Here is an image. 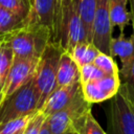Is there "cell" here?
<instances>
[{
	"label": "cell",
	"instance_id": "cell-8",
	"mask_svg": "<svg viewBox=\"0 0 134 134\" xmlns=\"http://www.w3.org/2000/svg\"><path fill=\"white\" fill-rule=\"evenodd\" d=\"M119 86V73L106 74L98 80L81 84L84 98L91 105L112 98L117 93Z\"/></svg>",
	"mask_w": 134,
	"mask_h": 134
},
{
	"label": "cell",
	"instance_id": "cell-18",
	"mask_svg": "<svg viewBox=\"0 0 134 134\" xmlns=\"http://www.w3.org/2000/svg\"><path fill=\"white\" fill-rule=\"evenodd\" d=\"M24 25V18L0 6V38Z\"/></svg>",
	"mask_w": 134,
	"mask_h": 134
},
{
	"label": "cell",
	"instance_id": "cell-10",
	"mask_svg": "<svg viewBox=\"0 0 134 134\" xmlns=\"http://www.w3.org/2000/svg\"><path fill=\"white\" fill-rule=\"evenodd\" d=\"M81 82L55 88L40 109V112H42L44 116L47 117L66 108L74 99V97L81 91Z\"/></svg>",
	"mask_w": 134,
	"mask_h": 134
},
{
	"label": "cell",
	"instance_id": "cell-16",
	"mask_svg": "<svg viewBox=\"0 0 134 134\" xmlns=\"http://www.w3.org/2000/svg\"><path fill=\"white\" fill-rule=\"evenodd\" d=\"M72 130L77 134H107L93 117L91 111L80 116L72 125Z\"/></svg>",
	"mask_w": 134,
	"mask_h": 134
},
{
	"label": "cell",
	"instance_id": "cell-11",
	"mask_svg": "<svg viewBox=\"0 0 134 134\" xmlns=\"http://www.w3.org/2000/svg\"><path fill=\"white\" fill-rule=\"evenodd\" d=\"M55 0H32L24 25H40L47 27L50 32L53 27L55 14Z\"/></svg>",
	"mask_w": 134,
	"mask_h": 134
},
{
	"label": "cell",
	"instance_id": "cell-20",
	"mask_svg": "<svg viewBox=\"0 0 134 134\" xmlns=\"http://www.w3.org/2000/svg\"><path fill=\"white\" fill-rule=\"evenodd\" d=\"M36 114V113H35ZM32 115H26L0 124V134H15L24 130Z\"/></svg>",
	"mask_w": 134,
	"mask_h": 134
},
{
	"label": "cell",
	"instance_id": "cell-21",
	"mask_svg": "<svg viewBox=\"0 0 134 134\" xmlns=\"http://www.w3.org/2000/svg\"><path fill=\"white\" fill-rule=\"evenodd\" d=\"M93 64L100 69L105 74H112V73H119V68L116 64V62L114 61V58H112L111 55L104 53V52H99L96 58L93 61Z\"/></svg>",
	"mask_w": 134,
	"mask_h": 134
},
{
	"label": "cell",
	"instance_id": "cell-27",
	"mask_svg": "<svg viewBox=\"0 0 134 134\" xmlns=\"http://www.w3.org/2000/svg\"><path fill=\"white\" fill-rule=\"evenodd\" d=\"M130 2V16H131V20H132V24H133V36H134V0H128Z\"/></svg>",
	"mask_w": 134,
	"mask_h": 134
},
{
	"label": "cell",
	"instance_id": "cell-9",
	"mask_svg": "<svg viewBox=\"0 0 134 134\" xmlns=\"http://www.w3.org/2000/svg\"><path fill=\"white\" fill-rule=\"evenodd\" d=\"M38 60L39 59L14 60L5 79V82L2 86L3 98L10 95L14 91L23 86L34 76Z\"/></svg>",
	"mask_w": 134,
	"mask_h": 134
},
{
	"label": "cell",
	"instance_id": "cell-23",
	"mask_svg": "<svg viewBox=\"0 0 134 134\" xmlns=\"http://www.w3.org/2000/svg\"><path fill=\"white\" fill-rule=\"evenodd\" d=\"M106 75L100 69H98L93 63L86 64L80 67V82L81 84L98 80Z\"/></svg>",
	"mask_w": 134,
	"mask_h": 134
},
{
	"label": "cell",
	"instance_id": "cell-1",
	"mask_svg": "<svg viewBox=\"0 0 134 134\" xmlns=\"http://www.w3.org/2000/svg\"><path fill=\"white\" fill-rule=\"evenodd\" d=\"M50 41L61 45L66 51H70L81 42H87L79 10V0L57 2Z\"/></svg>",
	"mask_w": 134,
	"mask_h": 134
},
{
	"label": "cell",
	"instance_id": "cell-29",
	"mask_svg": "<svg viewBox=\"0 0 134 134\" xmlns=\"http://www.w3.org/2000/svg\"><path fill=\"white\" fill-rule=\"evenodd\" d=\"M64 134H77V133L74 132L73 130H70V131H68V132H66V133H64Z\"/></svg>",
	"mask_w": 134,
	"mask_h": 134
},
{
	"label": "cell",
	"instance_id": "cell-15",
	"mask_svg": "<svg viewBox=\"0 0 134 134\" xmlns=\"http://www.w3.org/2000/svg\"><path fill=\"white\" fill-rule=\"evenodd\" d=\"M79 67L93 63L96 55L100 52L96 46L90 42H81L68 51Z\"/></svg>",
	"mask_w": 134,
	"mask_h": 134
},
{
	"label": "cell",
	"instance_id": "cell-17",
	"mask_svg": "<svg viewBox=\"0 0 134 134\" xmlns=\"http://www.w3.org/2000/svg\"><path fill=\"white\" fill-rule=\"evenodd\" d=\"M95 3L96 0H79V10L86 31V39L87 42L90 43L92 40V24L95 10Z\"/></svg>",
	"mask_w": 134,
	"mask_h": 134
},
{
	"label": "cell",
	"instance_id": "cell-2",
	"mask_svg": "<svg viewBox=\"0 0 134 134\" xmlns=\"http://www.w3.org/2000/svg\"><path fill=\"white\" fill-rule=\"evenodd\" d=\"M50 39V30L40 25H23L0 38L12 47L14 60L39 59Z\"/></svg>",
	"mask_w": 134,
	"mask_h": 134
},
{
	"label": "cell",
	"instance_id": "cell-24",
	"mask_svg": "<svg viewBox=\"0 0 134 134\" xmlns=\"http://www.w3.org/2000/svg\"><path fill=\"white\" fill-rule=\"evenodd\" d=\"M121 79L122 81L120 80V85L122 86L129 99L132 103H134V60L129 72Z\"/></svg>",
	"mask_w": 134,
	"mask_h": 134
},
{
	"label": "cell",
	"instance_id": "cell-14",
	"mask_svg": "<svg viewBox=\"0 0 134 134\" xmlns=\"http://www.w3.org/2000/svg\"><path fill=\"white\" fill-rule=\"evenodd\" d=\"M128 0H108L110 21L112 27L118 26L120 32L131 20L130 13L127 10Z\"/></svg>",
	"mask_w": 134,
	"mask_h": 134
},
{
	"label": "cell",
	"instance_id": "cell-4",
	"mask_svg": "<svg viewBox=\"0 0 134 134\" xmlns=\"http://www.w3.org/2000/svg\"><path fill=\"white\" fill-rule=\"evenodd\" d=\"M38 102L39 94L31 77L27 83L1 100L0 124L37 113L39 111Z\"/></svg>",
	"mask_w": 134,
	"mask_h": 134
},
{
	"label": "cell",
	"instance_id": "cell-12",
	"mask_svg": "<svg viewBox=\"0 0 134 134\" xmlns=\"http://www.w3.org/2000/svg\"><path fill=\"white\" fill-rule=\"evenodd\" d=\"M110 55L112 58L118 57L121 63L119 69V76L124 77L130 70L134 60V36L126 37L120 32L117 37H112L110 41Z\"/></svg>",
	"mask_w": 134,
	"mask_h": 134
},
{
	"label": "cell",
	"instance_id": "cell-28",
	"mask_svg": "<svg viewBox=\"0 0 134 134\" xmlns=\"http://www.w3.org/2000/svg\"><path fill=\"white\" fill-rule=\"evenodd\" d=\"M2 98H3V95H2V84L0 83V103H1Z\"/></svg>",
	"mask_w": 134,
	"mask_h": 134
},
{
	"label": "cell",
	"instance_id": "cell-19",
	"mask_svg": "<svg viewBox=\"0 0 134 134\" xmlns=\"http://www.w3.org/2000/svg\"><path fill=\"white\" fill-rule=\"evenodd\" d=\"M14 62V52L12 47L3 40H0V83L4 84L7 73Z\"/></svg>",
	"mask_w": 134,
	"mask_h": 134
},
{
	"label": "cell",
	"instance_id": "cell-22",
	"mask_svg": "<svg viewBox=\"0 0 134 134\" xmlns=\"http://www.w3.org/2000/svg\"><path fill=\"white\" fill-rule=\"evenodd\" d=\"M0 6L25 18L30 8V2L28 0H0Z\"/></svg>",
	"mask_w": 134,
	"mask_h": 134
},
{
	"label": "cell",
	"instance_id": "cell-32",
	"mask_svg": "<svg viewBox=\"0 0 134 134\" xmlns=\"http://www.w3.org/2000/svg\"><path fill=\"white\" fill-rule=\"evenodd\" d=\"M28 1H29V2H30V3H31V1H32V0H28Z\"/></svg>",
	"mask_w": 134,
	"mask_h": 134
},
{
	"label": "cell",
	"instance_id": "cell-30",
	"mask_svg": "<svg viewBox=\"0 0 134 134\" xmlns=\"http://www.w3.org/2000/svg\"><path fill=\"white\" fill-rule=\"evenodd\" d=\"M25 130V129H24ZM24 130H22V131H20V132H18V133H15V134H23L24 133Z\"/></svg>",
	"mask_w": 134,
	"mask_h": 134
},
{
	"label": "cell",
	"instance_id": "cell-3",
	"mask_svg": "<svg viewBox=\"0 0 134 134\" xmlns=\"http://www.w3.org/2000/svg\"><path fill=\"white\" fill-rule=\"evenodd\" d=\"M64 50L65 49L61 45L49 41L43 53L38 60L32 80L39 94V111L48 98V96L57 87L58 65L60 57Z\"/></svg>",
	"mask_w": 134,
	"mask_h": 134
},
{
	"label": "cell",
	"instance_id": "cell-25",
	"mask_svg": "<svg viewBox=\"0 0 134 134\" xmlns=\"http://www.w3.org/2000/svg\"><path fill=\"white\" fill-rule=\"evenodd\" d=\"M45 118L46 117L44 116V114L42 112L38 111L36 114H34V116L28 121L23 134H39L41 126Z\"/></svg>",
	"mask_w": 134,
	"mask_h": 134
},
{
	"label": "cell",
	"instance_id": "cell-5",
	"mask_svg": "<svg viewBox=\"0 0 134 134\" xmlns=\"http://www.w3.org/2000/svg\"><path fill=\"white\" fill-rule=\"evenodd\" d=\"M107 134H134V103L129 99L121 85L110 98Z\"/></svg>",
	"mask_w": 134,
	"mask_h": 134
},
{
	"label": "cell",
	"instance_id": "cell-26",
	"mask_svg": "<svg viewBox=\"0 0 134 134\" xmlns=\"http://www.w3.org/2000/svg\"><path fill=\"white\" fill-rule=\"evenodd\" d=\"M39 134H50V131H49V128H48V124H47L46 118L44 119V121H43V124L41 126V129H40Z\"/></svg>",
	"mask_w": 134,
	"mask_h": 134
},
{
	"label": "cell",
	"instance_id": "cell-6",
	"mask_svg": "<svg viewBox=\"0 0 134 134\" xmlns=\"http://www.w3.org/2000/svg\"><path fill=\"white\" fill-rule=\"evenodd\" d=\"M88 111H91V104L84 98L81 89L66 108L46 117L50 134H64L72 130L73 122Z\"/></svg>",
	"mask_w": 134,
	"mask_h": 134
},
{
	"label": "cell",
	"instance_id": "cell-13",
	"mask_svg": "<svg viewBox=\"0 0 134 134\" xmlns=\"http://www.w3.org/2000/svg\"><path fill=\"white\" fill-rule=\"evenodd\" d=\"M80 82V67L76 65L71 54L64 50L60 57L57 71V87L67 86Z\"/></svg>",
	"mask_w": 134,
	"mask_h": 134
},
{
	"label": "cell",
	"instance_id": "cell-31",
	"mask_svg": "<svg viewBox=\"0 0 134 134\" xmlns=\"http://www.w3.org/2000/svg\"><path fill=\"white\" fill-rule=\"evenodd\" d=\"M57 2H64V1H66V0H55Z\"/></svg>",
	"mask_w": 134,
	"mask_h": 134
},
{
	"label": "cell",
	"instance_id": "cell-7",
	"mask_svg": "<svg viewBox=\"0 0 134 134\" xmlns=\"http://www.w3.org/2000/svg\"><path fill=\"white\" fill-rule=\"evenodd\" d=\"M112 25L110 21L108 0H96L92 24L91 43L100 52L110 55V41L112 39Z\"/></svg>",
	"mask_w": 134,
	"mask_h": 134
}]
</instances>
